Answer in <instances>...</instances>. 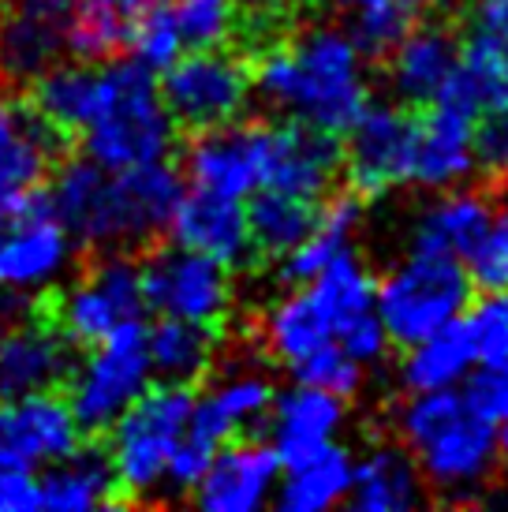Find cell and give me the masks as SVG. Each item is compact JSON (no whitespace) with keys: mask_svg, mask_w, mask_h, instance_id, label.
<instances>
[{"mask_svg":"<svg viewBox=\"0 0 508 512\" xmlns=\"http://www.w3.org/2000/svg\"><path fill=\"white\" fill-rule=\"evenodd\" d=\"M124 49L135 64H142L154 75H161L172 60H180V53H187L169 0H131L127 4Z\"/></svg>","mask_w":508,"mask_h":512,"instance_id":"35","label":"cell"},{"mask_svg":"<svg viewBox=\"0 0 508 512\" xmlns=\"http://www.w3.org/2000/svg\"><path fill=\"white\" fill-rule=\"evenodd\" d=\"M322 210V202L299 199L288 191L262 187L247 199V225H251L254 255L281 258L311 232L314 217Z\"/></svg>","mask_w":508,"mask_h":512,"instance_id":"34","label":"cell"},{"mask_svg":"<svg viewBox=\"0 0 508 512\" xmlns=\"http://www.w3.org/2000/svg\"><path fill=\"white\" fill-rule=\"evenodd\" d=\"M195 408V385L154 382L127 408L109 434L105 456L113 464L120 501L165 498V479Z\"/></svg>","mask_w":508,"mask_h":512,"instance_id":"5","label":"cell"},{"mask_svg":"<svg viewBox=\"0 0 508 512\" xmlns=\"http://www.w3.org/2000/svg\"><path fill=\"white\" fill-rule=\"evenodd\" d=\"M292 378L303 385H314V389H325V393H337V397L352 400L363 385H367V367L352 359L337 341L314 348L307 356L292 363Z\"/></svg>","mask_w":508,"mask_h":512,"instance_id":"39","label":"cell"},{"mask_svg":"<svg viewBox=\"0 0 508 512\" xmlns=\"http://www.w3.org/2000/svg\"><path fill=\"white\" fill-rule=\"evenodd\" d=\"M464 42L445 23H411L408 34L385 53V83L393 101L426 109L460 68Z\"/></svg>","mask_w":508,"mask_h":512,"instance_id":"22","label":"cell"},{"mask_svg":"<svg viewBox=\"0 0 508 512\" xmlns=\"http://www.w3.org/2000/svg\"><path fill=\"white\" fill-rule=\"evenodd\" d=\"M154 385L146 356V326H127L105 341L86 344V352L68 370L64 397L83 434H105L135 400Z\"/></svg>","mask_w":508,"mask_h":512,"instance_id":"7","label":"cell"},{"mask_svg":"<svg viewBox=\"0 0 508 512\" xmlns=\"http://www.w3.org/2000/svg\"><path fill=\"white\" fill-rule=\"evenodd\" d=\"M75 363V344L53 318L30 311L0 326V404L45 389H60Z\"/></svg>","mask_w":508,"mask_h":512,"instance_id":"18","label":"cell"},{"mask_svg":"<svg viewBox=\"0 0 508 512\" xmlns=\"http://www.w3.org/2000/svg\"><path fill=\"white\" fill-rule=\"evenodd\" d=\"M337 4H340V8H352L355 0H337Z\"/></svg>","mask_w":508,"mask_h":512,"instance_id":"49","label":"cell"},{"mask_svg":"<svg viewBox=\"0 0 508 512\" xmlns=\"http://www.w3.org/2000/svg\"><path fill=\"white\" fill-rule=\"evenodd\" d=\"M161 101L176 128L210 131L247 116L254 101L251 64L221 49H187L161 72Z\"/></svg>","mask_w":508,"mask_h":512,"instance_id":"9","label":"cell"},{"mask_svg":"<svg viewBox=\"0 0 508 512\" xmlns=\"http://www.w3.org/2000/svg\"><path fill=\"white\" fill-rule=\"evenodd\" d=\"M352 464L355 456L340 441L288 460V464H281L273 505L281 512H329L337 505H348Z\"/></svg>","mask_w":508,"mask_h":512,"instance_id":"28","label":"cell"},{"mask_svg":"<svg viewBox=\"0 0 508 512\" xmlns=\"http://www.w3.org/2000/svg\"><path fill=\"white\" fill-rule=\"evenodd\" d=\"M494 214V202L475 187H445L434 191V199L419 206L411 217L408 247L411 251H430V255L460 258L471 255V247L479 243L482 228Z\"/></svg>","mask_w":508,"mask_h":512,"instance_id":"25","label":"cell"},{"mask_svg":"<svg viewBox=\"0 0 508 512\" xmlns=\"http://www.w3.org/2000/svg\"><path fill=\"white\" fill-rule=\"evenodd\" d=\"M471 285L490 292V288H508V199L494 206V214L482 228L479 243L464 258Z\"/></svg>","mask_w":508,"mask_h":512,"instance_id":"41","label":"cell"},{"mask_svg":"<svg viewBox=\"0 0 508 512\" xmlns=\"http://www.w3.org/2000/svg\"><path fill=\"white\" fill-rule=\"evenodd\" d=\"M460 79L479 94L482 105L508 98V0H475Z\"/></svg>","mask_w":508,"mask_h":512,"instance_id":"31","label":"cell"},{"mask_svg":"<svg viewBox=\"0 0 508 512\" xmlns=\"http://www.w3.org/2000/svg\"><path fill=\"white\" fill-rule=\"evenodd\" d=\"M34 109L60 131V135H79L90 124L101 98V60H71L64 57L53 64L42 79L30 83Z\"/></svg>","mask_w":508,"mask_h":512,"instance_id":"33","label":"cell"},{"mask_svg":"<svg viewBox=\"0 0 508 512\" xmlns=\"http://www.w3.org/2000/svg\"><path fill=\"white\" fill-rule=\"evenodd\" d=\"M0 512H38V471L0 453Z\"/></svg>","mask_w":508,"mask_h":512,"instance_id":"45","label":"cell"},{"mask_svg":"<svg viewBox=\"0 0 508 512\" xmlns=\"http://www.w3.org/2000/svg\"><path fill=\"white\" fill-rule=\"evenodd\" d=\"M269 124L266 120H232L221 128L195 131L184 154V180L232 199H251L266 184Z\"/></svg>","mask_w":508,"mask_h":512,"instance_id":"14","label":"cell"},{"mask_svg":"<svg viewBox=\"0 0 508 512\" xmlns=\"http://www.w3.org/2000/svg\"><path fill=\"white\" fill-rule=\"evenodd\" d=\"M340 146V172L348 176L355 195L381 199L393 187H408L411 139H415V116L400 101H374L344 128Z\"/></svg>","mask_w":508,"mask_h":512,"instance_id":"12","label":"cell"},{"mask_svg":"<svg viewBox=\"0 0 508 512\" xmlns=\"http://www.w3.org/2000/svg\"><path fill=\"white\" fill-rule=\"evenodd\" d=\"M475 161L486 176L508 180V98L490 101L475 120Z\"/></svg>","mask_w":508,"mask_h":512,"instance_id":"42","label":"cell"},{"mask_svg":"<svg viewBox=\"0 0 508 512\" xmlns=\"http://www.w3.org/2000/svg\"><path fill=\"white\" fill-rule=\"evenodd\" d=\"M184 49H221L240 30L236 0H169Z\"/></svg>","mask_w":508,"mask_h":512,"instance_id":"38","label":"cell"},{"mask_svg":"<svg viewBox=\"0 0 508 512\" xmlns=\"http://www.w3.org/2000/svg\"><path fill=\"white\" fill-rule=\"evenodd\" d=\"M337 344L348 352L352 359H359L363 367H378L381 359L389 356V348H393V341H389V333H385V326H381L378 311L363 314V318H355L352 326L340 329Z\"/></svg>","mask_w":508,"mask_h":512,"instance_id":"44","label":"cell"},{"mask_svg":"<svg viewBox=\"0 0 508 512\" xmlns=\"http://www.w3.org/2000/svg\"><path fill=\"white\" fill-rule=\"evenodd\" d=\"M475 120L479 113L460 101L438 98L415 116V139H411L408 187L419 191H445L467 184L479 161H475Z\"/></svg>","mask_w":508,"mask_h":512,"instance_id":"16","label":"cell"},{"mask_svg":"<svg viewBox=\"0 0 508 512\" xmlns=\"http://www.w3.org/2000/svg\"><path fill=\"white\" fill-rule=\"evenodd\" d=\"M475 367L479 359L460 318L452 326L426 333L423 341L408 344L396 378L404 385V393H438V389H464Z\"/></svg>","mask_w":508,"mask_h":512,"instance_id":"30","label":"cell"},{"mask_svg":"<svg viewBox=\"0 0 508 512\" xmlns=\"http://www.w3.org/2000/svg\"><path fill=\"white\" fill-rule=\"evenodd\" d=\"M139 270L146 311L157 318H184V322L217 329L232 314V303H236L232 273L236 270L221 266L217 258L169 243L142 258Z\"/></svg>","mask_w":508,"mask_h":512,"instance_id":"10","label":"cell"},{"mask_svg":"<svg viewBox=\"0 0 508 512\" xmlns=\"http://www.w3.org/2000/svg\"><path fill=\"white\" fill-rule=\"evenodd\" d=\"M273 397H277V385L266 370L254 363H236V367L221 370L206 385V393H195L191 423L217 441L240 438L266 423Z\"/></svg>","mask_w":508,"mask_h":512,"instance_id":"24","label":"cell"},{"mask_svg":"<svg viewBox=\"0 0 508 512\" xmlns=\"http://www.w3.org/2000/svg\"><path fill=\"white\" fill-rule=\"evenodd\" d=\"M408 4L415 8V12H434V8H441L445 0H408Z\"/></svg>","mask_w":508,"mask_h":512,"instance_id":"47","label":"cell"},{"mask_svg":"<svg viewBox=\"0 0 508 512\" xmlns=\"http://www.w3.org/2000/svg\"><path fill=\"white\" fill-rule=\"evenodd\" d=\"M426 501L423 475L400 441H378L352 464L348 509L355 512H411Z\"/></svg>","mask_w":508,"mask_h":512,"instance_id":"26","label":"cell"},{"mask_svg":"<svg viewBox=\"0 0 508 512\" xmlns=\"http://www.w3.org/2000/svg\"><path fill=\"white\" fill-rule=\"evenodd\" d=\"M471 277L460 258L411 251L374 277V311L396 348L460 322L471 303Z\"/></svg>","mask_w":508,"mask_h":512,"instance_id":"6","label":"cell"},{"mask_svg":"<svg viewBox=\"0 0 508 512\" xmlns=\"http://www.w3.org/2000/svg\"><path fill=\"white\" fill-rule=\"evenodd\" d=\"M251 83L254 98L284 120L340 135L370 101V57L344 27L314 23L288 42L262 45Z\"/></svg>","mask_w":508,"mask_h":512,"instance_id":"2","label":"cell"},{"mask_svg":"<svg viewBox=\"0 0 508 512\" xmlns=\"http://www.w3.org/2000/svg\"><path fill=\"white\" fill-rule=\"evenodd\" d=\"M467 400L479 408L494 427L508 423V363H479L464 382Z\"/></svg>","mask_w":508,"mask_h":512,"instance_id":"43","label":"cell"},{"mask_svg":"<svg viewBox=\"0 0 508 512\" xmlns=\"http://www.w3.org/2000/svg\"><path fill=\"white\" fill-rule=\"evenodd\" d=\"M142 318V270L131 251H101L98 262L75 273L53 299V322L75 348L105 341L116 329L139 326Z\"/></svg>","mask_w":508,"mask_h":512,"instance_id":"8","label":"cell"},{"mask_svg":"<svg viewBox=\"0 0 508 512\" xmlns=\"http://www.w3.org/2000/svg\"><path fill=\"white\" fill-rule=\"evenodd\" d=\"M83 445V427L60 389L30 393L0 404V453L42 471Z\"/></svg>","mask_w":508,"mask_h":512,"instance_id":"19","label":"cell"},{"mask_svg":"<svg viewBox=\"0 0 508 512\" xmlns=\"http://www.w3.org/2000/svg\"><path fill=\"white\" fill-rule=\"evenodd\" d=\"M60 161V131L34 101L0 86V221L38 199Z\"/></svg>","mask_w":508,"mask_h":512,"instance_id":"13","label":"cell"},{"mask_svg":"<svg viewBox=\"0 0 508 512\" xmlns=\"http://www.w3.org/2000/svg\"><path fill=\"white\" fill-rule=\"evenodd\" d=\"M396 441L441 501H479L501 471V427L467 400L464 389L404 393L393 415Z\"/></svg>","mask_w":508,"mask_h":512,"instance_id":"3","label":"cell"},{"mask_svg":"<svg viewBox=\"0 0 508 512\" xmlns=\"http://www.w3.org/2000/svg\"><path fill=\"white\" fill-rule=\"evenodd\" d=\"M75 251L79 243L42 191L0 221V292L27 299L53 292L71 277Z\"/></svg>","mask_w":508,"mask_h":512,"instance_id":"11","label":"cell"},{"mask_svg":"<svg viewBox=\"0 0 508 512\" xmlns=\"http://www.w3.org/2000/svg\"><path fill=\"white\" fill-rule=\"evenodd\" d=\"M184 187V172L169 161L101 169L98 161L79 154L57 161L45 184V199L79 247L139 251L165 236Z\"/></svg>","mask_w":508,"mask_h":512,"instance_id":"1","label":"cell"},{"mask_svg":"<svg viewBox=\"0 0 508 512\" xmlns=\"http://www.w3.org/2000/svg\"><path fill=\"white\" fill-rule=\"evenodd\" d=\"M344 15V30L367 57H385L415 23V8L408 0H355L352 8H344Z\"/></svg>","mask_w":508,"mask_h":512,"instance_id":"37","label":"cell"},{"mask_svg":"<svg viewBox=\"0 0 508 512\" xmlns=\"http://www.w3.org/2000/svg\"><path fill=\"white\" fill-rule=\"evenodd\" d=\"M120 501L116 475L105 449H71L57 464L38 471V509L45 512H98Z\"/></svg>","mask_w":508,"mask_h":512,"instance_id":"27","label":"cell"},{"mask_svg":"<svg viewBox=\"0 0 508 512\" xmlns=\"http://www.w3.org/2000/svg\"><path fill=\"white\" fill-rule=\"evenodd\" d=\"M340 180V143L322 128L284 120L269 124L266 184L273 191H288L299 199L325 202Z\"/></svg>","mask_w":508,"mask_h":512,"instance_id":"21","label":"cell"},{"mask_svg":"<svg viewBox=\"0 0 508 512\" xmlns=\"http://www.w3.org/2000/svg\"><path fill=\"white\" fill-rule=\"evenodd\" d=\"M359 228H363V195H355V191H348V195H329L322 202L318 217H314L311 232L288 255L277 258L281 262V281L284 285L311 281L314 273L325 270L333 258L352 251Z\"/></svg>","mask_w":508,"mask_h":512,"instance_id":"29","label":"cell"},{"mask_svg":"<svg viewBox=\"0 0 508 512\" xmlns=\"http://www.w3.org/2000/svg\"><path fill=\"white\" fill-rule=\"evenodd\" d=\"M165 236L198 255L217 258L228 270H243L254 258L251 225H247V202L232 195H217L206 187H184L169 217Z\"/></svg>","mask_w":508,"mask_h":512,"instance_id":"20","label":"cell"},{"mask_svg":"<svg viewBox=\"0 0 508 512\" xmlns=\"http://www.w3.org/2000/svg\"><path fill=\"white\" fill-rule=\"evenodd\" d=\"M75 0H0V86L23 90L68 57Z\"/></svg>","mask_w":508,"mask_h":512,"instance_id":"15","label":"cell"},{"mask_svg":"<svg viewBox=\"0 0 508 512\" xmlns=\"http://www.w3.org/2000/svg\"><path fill=\"white\" fill-rule=\"evenodd\" d=\"M464 329L479 363H508V288H490L467 303Z\"/></svg>","mask_w":508,"mask_h":512,"instance_id":"40","label":"cell"},{"mask_svg":"<svg viewBox=\"0 0 508 512\" xmlns=\"http://www.w3.org/2000/svg\"><path fill=\"white\" fill-rule=\"evenodd\" d=\"M277 479L281 456L273 453V445L240 434L221 441V449L213 453L187 498L202 512H258L273 505Z\"/></svg>","mask_w":508,"mask_h":512,"instance_id":"17","label":"cell"},{"mask_svg":"<svg viewBox=\"0 0 508 512\" xmlns=\"http://www.w3.org/2000/svg\"><path fill=\"white\" fill-rule=\"evenodd\" d=\"M262 427L269 434L266 441L273 445V453L281 456V464H288L296 456L340 441L348 427V400L314 389V385L292 382L288 389H277Z\"/></svg>","mask_w":508,"mask_h":512,"instance_id":"23","label":"cell"},{"mask_svg":"<svg viewBox=\"0 0 508 512\" xmlns=\"http://www.w3.org/2000/svg\"><path fill=\"white\" fill-rule=\"evenodd\" d=\"M176 120L161 101L154 72L135 60H101V98L90 124L79 131L83 157L101 169H135L169 161L176 146Z\"/></svg>","mask_w":508,"mask_h":512,"instance_id":"4","label":"cell"},{"mask_svg":"<svg viewBox=\"0 0 508 512\" xmlns=\"http://www.w3.org/2000/svg\"><path fill=\"white\" fill-rule=\"evenodd\" d=\"M501 453H505V460H508V423L501 427Z\"/></svg>","mask_w":508,"mask_h":512,"instance_id":"48","label":"cell"},{"mask_svg":"<svg viewBox=\"0 0 508 512\" xmlns=\"http://www.w3.org/2000/svg\"><path fill=\"white\" fill-rule=\"evenodd\" d=\"M236 4H240V15L254 19L258 27H277V23L303 12L311 0H236Z\"/></svg>","mask_w":508,"mask_h":512,"instance_id":"46","label":"cell"},{"mask_svg":"<svg viewBox=\"0 0 508 512\" xmlns=\"http://www.w3.org/2000/svg\"><path fill=\"white\" fill-rule=\"evenodd\" d=\"M146 356L154 382L198 385L217 367V329L184 318H157L146 329Z\"/></svg>","mask_w":508,"mask_h":512,"instance_id":"32","label":"cell"},{"mask_svg":"<svg viewBox=\"0 0 508 512\" xmlns=\"http://www.w3.org/2000/svg\"><path fill=\"white\" fill-rule=\"evenodd\" d=\"M127 4L131 0H75L68 19L71 60H113L127 42Z\"/></svg>","mask_w":508,"mask_h":512,"instance_id":"36","label":"cell"}]
</instances>
